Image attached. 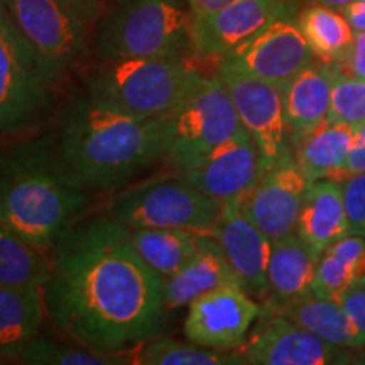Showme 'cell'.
Listing matches in <instances>:
<instances>
[{
    "instance_id": "cell-3",
    "label": "cell",
    "mask_w": 365,
    "mask_h": 365,
    "mask_svg": "<svg viewBox=\"0 0 365 365\" xmlns=\"http://www.w3.org/2000/svg\"><path fill=\"white\" fill-rule=\"evenodd\" d=\"M54 132L0 154V223L34 247L49 250L88 203L86 191L59 176Z\"/></svg>"
},
{
    "instance_id": "cell-4",
    "label": "cell",
    "mask_w": 365,
    "mask_h": 365,
    "mask_svg": "<svg viewBox=\"0 0 365 365\" xmlns=\"http://www.w3.org/2000/svg\"><path fill=\"white\" fill-rule=\"evenodd\" d=\"M181 56L107 59L88 81V93L127 115L150 120L168 117L193 83Z\"/></svg>"
},
{
    "instance_id": "cell-9",
    "label": "cell",
    "mask_w": 365,
    "mask_h": 365,
    "mask_svg": "<svg viewBox=\"0 0 365 365\" xmlns=\"http://www.w3.org/2000/svg\"><path fill=\"white\" fill-rule=\"evenodd\" d=\"M51 86L38 54L0 6V135L38 124L51 105Z\"/></svg>"
},
{
    "instance_id": "cell-1",
    "label": "cell",
    "mask_w": 365,
    "mask_h": 365,
    "mask_svg": "<svg viewBox=\"0 0 365 365\" xmlns=\"http://www.w3.org/2000/svg\"><path fill=\"white\" fill-rule=\"evenodd\" d=\"M46 313L86 349L122 352L163 328L164 277L137 254L130 228L110 215L70 227L54 244Z\"/></svg>"
},
{
    "instance_id": "cell-6",
    "label": "cell",
    "mask_w": 365,
    "mask_h": 365,
    "mask_svg": "<svg viewBox=\"0 0 365 365\" xmlns=\"http://www.w3.org/2000/svg\"><path fill=\"white\" fill-rule=\"evenodd\" d=\"M190 21L185 0H124L100 26L97 49L103 61L181 56Z\"/></svg>"
},
{
    "instance_id": "cell-21",
    "label": "cell",
    "mask_w": 365,
    "mask_h": 365,
    "mask_svg": "<svg viewBox=\"0 0 365 365\" xmlns=\"http://www.w3.org/2000/svg\"><path fill=\"white\" fill-rule=\"evenodd\" d=\"M44 313V286H0V355L4 359H17L39 335Z\"/></svg>"
},
{
    "instance_id": "cell-37",
    "label": "cell",
    "mask_w": 365,
    "mask_h": 365,
    "mask_svg": "<svg viewBox=\"0 0 365 365\" xmlns=\"http://www.w3.org/2000/svg\"><path fill=\"white\" fill-rule=\"evenodd\" d=\"M234 2H237V0H186V6H188L191 17H200L220 11V9L230 6Z\"/></svg>"
},
{
    "instance_id": "cell-10",
    "label": "cell",
    "mask_w": 365,
    "mask_h": 365,
    "mask_svg": "<svg viewBox=\"0 0 365 365\" xmlns=\"http://www.w3.org/2000/svg\"><path fill=\"white\" fill-rule=\"evenodd\" d=\"M244 129L261 159V175L291 153L281 86L220 61L217 68ZM259 175V176H261Z\"/></svg>"
},
{
    "instance_id": "cell-38",
    "label": "cell",
    "mask_w": 365,
    "mask_h": 365,
    "mask_svg": "<svg viewBox=\"0 0 365 365\" xmlns=\"http://www.w3.org/2000/svg\"><path fill=\"white\" fill-rule=\"evenodd\" d=\"M314 4H322V6H327V7H331V9H344L345 6H349L350 2H354V0H313Z\"/></svg>"
},
{
    "instance_id": "cell-32",
    "label": "cell",
    "mask_w": 365,
    "mask_h": 365,
    "mask_svg": "<svg viewBox=\"0 0 365 365\" xmlns=\"http://www.w3.org/2000/svg\"><path fill=\"white\" fill-rule=\"evenodd\" d=\"M341 186L350 232L365 239V173L349 178Z\"/></svg>"
},
{
    "instance_id": "cell-34",
    "label": "cell",
    "mask_w": 365,
    "mask_h": 365,
    "mask_svg": "<svg viewBox=\"0 0 365 365\" xmlns=\"http://www.w3.org/2000/svg\"><path fill=\"white\" fill-rule=\"evenodd\" d=\"M362 173H365V124L355 127L354 144L349 158H346L344 168L331 178V181L344 182L349 178L362 175Z\"/></svg>"
},
{
    "instance_id": "cell-5",
    "label": "cell",
    "mask_w": 365,
    "mask_h": 365,
    "mask_svg": "<svg viewBox=\"0 0 365 365\" xmlns=\"http://www.w3.org/2000/svg\"><path fill=\"white\" fill-rule=\"evenodd\" d=\"M168 118L170 145L164 161L178 171L190 170L220 145L249 135L217 73H196L190 90Z\"/></svg>"
},
{
    "instance_id": "cell-13",
    "label": "cell",
    "mask_w": 365,
    "mask_h": 365,
    "mask_svg": "<svg viewBox=\"0 0 365 365\" xmlns=\"http://www.w3.org/2000/svg\"><path fill=\"white\" fill-rule=\"evenodd\" d=\"M261 307L240 284L208 291L188 304L185 335L210 350H235L245 341Z\"/></svg>"
},
{
    "instance_id": "cell-15",
    "label": "cell",
    "mask_w": 365,
    "mask_h": 365,
    "mask_svg": "<svg viewBox=\"0 0 365 365\" xmlns=\"http://www.w3.org/2000/svg\"><path fill=\"white\" fill-rule=\"evenodd\" d=\"M339 346H333L284 314L269 319L261 330L232 352L234 364L250 365H327L345 364Z\"/></svg>"
},
{
    "instance_id": "cell-31",
    "label": "cell",
    "mask_w": 365,
    "mask_h": 365,
    "mask_svg": "<svg viewBox=\"0 0 365 365\" xmlns=\"http://www.w3.org/2000/svg\"><path fill=\"white\" fill-rule=\"evenodd\" d=\"M327 120L344 122L354 127L365 124V80L349 78L336 73Z\"/></svg>"
},
{
    "instance_id": "cell-11",
    "label": "cell",
    "mask_w": 365,
    "mask_h": 365,
    "mask_svg": "<svg viewBox=\"0 0 365 365\" xmlns=\"http://www.w3.org/2000/svg\"><path fill=\"white\" fill-rule=\"evenodd\" d=\"M313 58L296 14H286L223 54L220 61L282 88Z\"/></svg>"
},
{
    "instance_id": "cell-29",
    "label": "cell",
    "mask_w": 365,
    "mask_h": 365,
    "mask_svg": "<svg viewBox=\"0 0 365 365\" xmlns=\"http://www.w3.org/2000/svg\"><path fill=\"white\" fill-rule=\"evenodd\" d=\"M17 360L31 365H115L125 364L120 352H98L36 336L27 344Z\"/></svg>"
},
{
    "instance_id": "cell-12",
    "label": "cell",
    "mask_w": 365,
    "mask_h": 365,
    "mask_svg": "<svg viewBox=\"0 0 365 365\" xmlns=\"http://www.w3.org/2000/svg\"><path fill=\"white\" fill-rule=\"evenodd\" d=\"M308 186V178L289 153L259 176L240 198V207L269 240H281L298 228Z\"/></svg>"
},
{
    "instance_id": "cell-27",
    "label": "cell",
    "mask_w": 365,
    "mask_h": 365,
    "mask_svg": "<svg viewBox=\"0 0 365 365\" xmlns=\"http://www.w3.org/2000/svg\"><path fill=\"white\" fill-rule=\"evenodd\" d=\"M298 26L313 56L328 65H336L352 44L355 31L339 9L322 4L304 9L298 16Z\"/></svg>"
},
{
    "instance_id": "cell-22",
    "label": "cell",
    "mask_w": 365,
    "mask_h": 365,
    "mask_svg": "<svg viewBox=\"0 0 365 365\" xmlns=\"http://www.w3.org/2000/svg\"><path fill=\"white\" fill-rule=\"evenodd\" d=\"M317 259L299 239L291 234L272 242L267 267V298L274 307H286L312 293Z\"/></svg>"
},
{
    "instance_id": "cell-24",
    "label": "cell",
    "mask_w": 365,
    "mask_h": 365,
    "mask_svg": "<svg viewBox=\"0 0 365 365\" xmlns=\"http://www.w3.org/2000/svg\"><path fill=\"white\" fill-rule=\"evenodd\" d=\"M354 137V125L325 120L294 144V159L308 181L331 180L344 168Z\"/></svg>"
},
{
    "instance_id": "cell-14",
    "label": "cell",
    "mask_w": 365,
    "mask_h": 365,
    "mask_svg": "<svg viewBox=\"0 0 365 365\" xmlns=\"http://www.w3.org/2000/svg\"><path fill=\"white\" fill-rule=\"evenodd\" d=\"M296 11V0H237L217 12L191 17L190 49L198 58L220 59L269 22Z\"/></svg>"
},
{
    "instance_id": "cell-35",
    "label": "cell",
    "mask_w": 365,
    "mask_h": 365,
    "mask_svg": "<svg viewBox=\"0 0 365 365\" xmlns=\"http://www.w3.org/2000/svg\"><path fill=\"white\" fill-rule=\"evenodd\" d=\"M339 303L360 331L365 333V282L350 287L339 298Z\"/></svg>"
},
{
    "instance_id": "cell-18",
    "label": "cell",
    "mask_w": 365,
    "mask_h": 365,
    "mask_svg": "<svg viewBox=\"0 0 365 365\" xmlns=\"http://www.w3.org/2000/svg\"><path fill=\"white\" fill-rule=\"evenodd\" d=\"M336 71L328 63H309L282 86L287 140L298 144L328 118Z\"/></svg>"
},
{
    "instance_id": "cell-30",
    "label": "cell",
    "mask_w": 365,
    "mask_h": 365,
    "mask_svg": "<svg viewBox=\"0 0 365 365\" xmlns=\"http://www.w3.org/2000/svg\"><path fill=\"white\" fill-rule=\"evenodd\" d=\"M135 360L144 365H223L234 364L232 354L220 350H210L191 341H178L171 339H159L145 344Z\"/></svg>"
},
{
    "instance_id": "cell-20",
    "label": "cell",
    "mask_w": 365,
    "mask_h": 365,
    "mask_svg": "<svg viewBox=\"0 0 365 365\" xmlns=\"http://www.w3.org/2000/svg\"><path fill=\"white\" fill-rule=\"evenodd\" d=\"M296 234L314 259L350 232L344 203V186L331 180L312 181L304 195Z\"/></svg>"
},
{
    "instance_id": "cell-28",
    "label": "cell",
    "mask_w": 365,
    "mask_h": 365,
    "mask_svg": "<svg viewBox=\"0 0 365 365\" xmlns=\"http://www.w3.org/2000/svg\"><path fill=\"white\" fill-rule=\"evenodd\" d=\"M51 276L46 250L34 247L0 223V286H44Z\"/></svg>"
},
{
    "instance_id": "cell-8",
    "label": "cell",
    "mask_w": 365,
    "mask_h": 365,
    "mask_svg": "<svg viewBox=\"0 0 365 365\" xmlns=\"http://www.w3.org/2000/svg\"><path fill=\"white\" fill-rule=\"evenodd\" d=\"M225 202L175 176L135 186L112 203L108 215L127 228H182L212 234Z\"/></svg>"
},
{
    "instance_id": "cell-39",
    "label": "cell",
    "mask_w": 365,
    "mask_h": 365,
    "mask_svg": "<svg viewBox=\"0 0 365 365\" xmlns=\"http://www.w3.org/2000/svg\"><path fill=\"white\" fill-rule=\"evenodd\" d=\"M2 359H4V357H2V355H0V362H2Z\"/></svg>"
},
{
    "instance_id": "cell-17",
    "label": "cell",
    "mask_w": 365,
    "mask_h": 365,
    "mask_svg": "<svg viewBox=\"0 0 365 365\" xmlns=\"http://www.w3.org/2000/svg\"><path fill=\"white\" fill-rule=\"evenodd\" d=\"M261 175V159L252 137L244 135L220 145L203 161L176 176L202 193L220 200L242 198Z\"/></svg>"
},
{
    "instance_id": "cell-7",
    "label": "cell",
    "mask_w": 365,
    "mask_h": 365,
    "mask_svg": "<svg viewBox=\"0 0 365 365\" xmlns=\"http://www.w3.org/2000/svg\"><path fill=\"white\" fill-rule=\"evenodd\" d=\"M54 83L83 54L100 0H0Z\"/></svg>"
},
{
    "instance_id": "cell-36",
    "label": "cell",
    "mask_w": 365,
    "mask_h": 365,
    "mask_svg": "<svg viewBox=\"0 0 365 365\" xmlns=\"http://www.w3.org/2000/svg\"><path fill=\"white\" fill-rule=\"evenodd\" d=\"M340 12L344 14L355 33H365V0H354L349 6L340 9Z\"/></svg>"
},
{
    "instance_id": "cell-19",
    "label": "cell",
    "mask_w": 365,
    "mask_h": 365,
    "mask_svg": "<svg viewBox=\"0 0 365 365\" xmlns=\"http://www.w3.org/2000/svg\"><path fill=\"white\" fill-rule=\"evenodd\" d=\"M225 284H240V281L220 244L212 235L200 234L198 249L190 261L164 281V307L168 312L188 308L198 296Z\"/></svg>"
},
{
    "instance_id": "cell-23",
    "label": "cell",
    "mask_w": 365,
    "mask_h": 365,
    "mask_svg": "<svg viewBox=\"0 0 365 365\" xmlns=\"http://www.w3.org/2000/svg\"><path fill=\"white\" fill-rule=\"evenodd\" d=\"M281 314L307 328L339 349H365V333L360 331L336 299L309 293L281 308Z\"/></svg>"
},
{
    "instance_id": "cell-33",
    "label": "cell",
    "mask_w": 365,
    "mask_h": 365,
    "mask_svg": "<svg viewBox=\"0 0 365 365\" xmlns=\"http://www.w3.org/2000/svg\"><path fill=\"white\" fill-rule=\"evenodd\" d=\"M333 68L349 78L365 80V33H355L349 51Z\"/></svg>"
},
{
    "instance_id": "cell-25",
    "label": "cell",
    "mask_w": 365,
    "mask_h": 365,
    "mask_svg": "<svg viewBox=\"0 0 365 365\" xmlns=\"http://www.w3.org/2000/svg\"><path fill=\"white\" fill-rule=\"evenodd\" d=\"M365 282V239L349 234L319 255L312 293L336 299L350 287Z\"/></svg>"
},
{
    "instance_id": "cell-2",
    "label": "cell",
    "mask_w": 365,
    "mask_h": 365,
    "mask_svg": "<svg viewBox=\"0 0 365 365\" xmlns=\"http://www.w3.org/2000/svg\"><path fill=\"white\" fill-rule=\"evenodd\" d=\"M168 117L143 120L100 102L88 91L76 95L68 100L54 132L56 171L68 185L86 193L120 185L166 156Z\"/></svg>"
},
{
    "instance_id": "cell-26",
    "label": "cell",
    "mask_w": 365,
    "mask_h": 365,
    "mask_svg": "<svg viewBox=\"0 0 365 365\" xmlns=\"http://www.w3.org/2000/svg\"><path fill=\"white\" fill-rule=\"evenodd\" d=\"M200 234L182 228H130L137 254L159 276H173L198 249Z\"/></svg>"
},
{
    "instance_id": "cell-16",
    "label": "cell",
    "mask_w": 365,
    "mask_h": 365,
    "mask_svg": "<svg viewBox=\"0 0 365 365\" xmlns=\"http://www.w3.org/2000/svg\"><path fill=\"white\" fill-rule=\"evenodd\" d=\"M228 264L250 296H267V267L272 242L250 222L240 207V198L225 202L212 234Z\"/></svg>"
}]
</instances>
